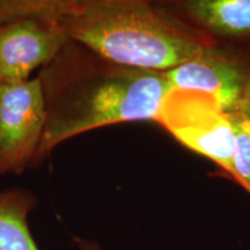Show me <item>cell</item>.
Instances as JSON below:
<instances>
[{"label": "cell", "mask_w": 250, "mask_h": 250, "mask_svg": "<svg viewBox=\"0 0 250 250\" xmlns=\"http://www.w3.org/2000/svg\"><path fill=\"white\" fill-rule=\"evenodd\" d=\"M37 78L45 124L34 167L79 134L127 122H156L171 90L165 72L116 64L70 39Z\"/></svg>", "instance_id": "1"}, {"label": "cell", "mask_w": 250, "mask_h": 250, "mask_svg": "<svg viewBox=\"0 0 250 250\" xmlns=\"http://www.w3.org/2000/svg\"><path fill=\"white\" fill-rule=\"evenodd\" d=\"M54 8L68 39L125 66L167 72L213 46L165 1L54 0Z\"/></svg>", "instance_id": "2"}, {"label": "cell", "mask_w": 250, "mask_h": 250, "mask_svg": "<svg viewBox=\"0 0 250 250\" xmlns=\"http://www.w3.org/2000/svg\"><path fill=\"white\" fill-rule=\"evenodd\" d=\"M67 40L54 0H0V85L30 79Z\"/></svg>", "instance_id": "3"}, {"label": "cell", "mask_w": 250, "mask_h": 250, "mask_svg": "<svg viewBox=\"0 0 250 250\" xmlns=\"http://www.w3.org/2000/svg\"><path fill=\"white\" fill-rule=\"evenodd\" d=\"M155 123L190 151L213 162L235 183L236 132L233 117L198 90L171 89Z\"/></svg>", "instance_id": "4"}, {"label": "cell", "mask_w": 250, "mask_h": 250, "mask_svg": "<svg viewBox=\"0 0 250 250\" xmlns=\"http://www.w3.org/2000/svg\"><path fill=\"white\" fill-rule=\"evenodd\" d=\"M44 124L39 78L0 85V175L35 166Z\"/></svg>", "instance_id": "5"}, {"label": "cell", "mask_w": 250, "mask_h": 250, "mask_svg": "<svg viewBox=\"0 0 250 250\" xmlns=\"http://www.w3.org/2000/svg\"><path fill=\"white\" fill-rule=\"evenodd\" d=\"M165 74L171 89L198 90L234 114L250 87V55L211 46Z\"/></svg>", "instance_id": "6"}, {"label": "cell", "mask_w": 250, "mask_h": 250, "mask_svg": "<svg viewBox=\"0 0 250 250\" xmlns=\"http://www.w3.org/2000/svg\"><path fill=\"white\" fill-rule=\"evenodd\" d=\"M165 4L213 46L250 55V0H165Z\"/></svg>", "instance_id": "7"}, {"label": "cell", "mask_w": 250, "mask_h": 250, "mask_svg": "<svg viewBox=\"0 0 250 250\" xmlns=\"http://www.w3.org/2000/svg\"><path fill=\"white\" fill-rule=\"evenodd\" d=\"M36 204V196L27 189L0 191V250H40L28 225Z\"/></svg>", "instance_id": "8"}, {"label": "cell", "mask_w": 250, "mask_h": 250, "mask_svg": "<svg viewBox=\"0 0 250 250\" xmlns=\"http://www.w3.org/2000/svg\"><path fill=\"white\" fill-rule=\"evenodd\" d=\"M233 117L236 132V149L234 156L235 183L250 195V131L245 126L237 114Z\"/></svg>", "instance_id": "9"}, {"label": "cell", "mask_w": 250, "mask_h": 250, "mask_svg": "<svg viewBox=\"0 0 250 250\" xmlns=\"http://www.w3.org/2000/svg\"><path fill=\"white\" fill-rule=\"evenodd\" d=\"M235 114H237V116L240 117V120L245 124V126L250 131V87L246 94L245 99H243L241 105H240L239 110Z\"/></svg>", "instance_id": "10"}, {"label": "cell", "mask_w": 250, "mask_h": 250, "mask_svg": "<svg viewBox=\"0 0 250 250\" xmlns=\"http://www.w3.org/2000/svg\"><path fill=\"white\" fill-rule=\"evenodd\" d=\"M74 241L77 243L78 250H102L99 243L96 241H93V240L77 237Z\"/></svg>", "instance_id": "11"}]
</instances>
